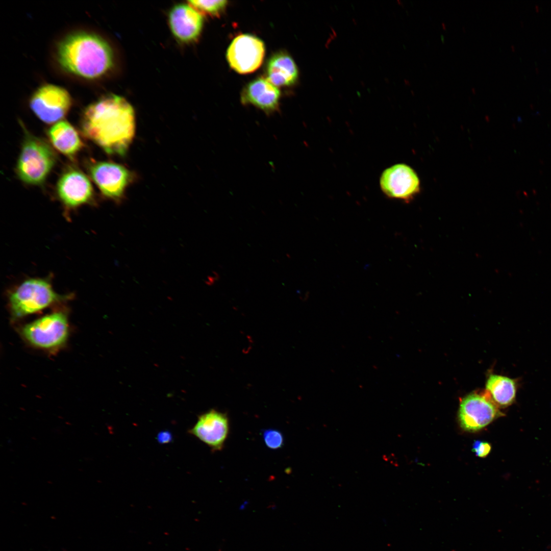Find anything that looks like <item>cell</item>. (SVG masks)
Returning a JSON list of instances; mask_svg holds the SVG:
<instances>
[{"label": "cell", "instance_id": "16", "mask_svg": "<svg viewBox=\"0 0 551 551\" xmlns=\"http://www.w3.org/2000/svg\"><path fill=\"white\" fill-rule=\"evenodd\" d=\"M267 79L276 86H289L297 81L298 70L293 59L284 53L272 56L266 66Z\"/></svg>", "mask_w": 551, "mask_h": 551}, {"label": "cell", "instance_id": "20", "mask_svg": "<svg viewBox=\"0 0 551 551\" xmlns=\"http://www.w3.org/2000/svg\"><path fill=\"white\" fill-rule=\"evenodd\" d=\"M490 445L485 441L477 440L474 442L472 450L479 457H485L490 452Z\"/></svg>", "mask_w": 551, "mask_h": 551}, {"label": "cell", "instance_id": "15", "mask_svg": "<svg viewBox=\"0 0 551 551\" xmlns=\"http://www.w3.org/2000/svg\"><path fill=\"white\" fill-rule=\"evenodd\" d=\"M47 134L53 146L68 157H73L84 146L77 131L66 121L55 123L48 129Z\"/></svg>", "mask_w": 551, "mask_h": 551}, {"label": "cell", "instance_id": "6", "mask_svg": "<svg viewBox=\"0 0 551 551\" xmlns=\"http://www.w3.org/2000/svg\"><path fill=\"white\" fill-rule=\"evenodd\" d=\"M68 92L58 86L47 84L38 88L30 100V106L42 121L58 122L67 114L71 106Z\"/></svg>", "mask_w": 551, "mask_h": 551}, {"label": "cell", "instance_id": "10", "mask_svg": "<svg viewBox=\"0 0 551 551\" xmlns=\"http://www.w3.org/2000/svg\"><path fill=\"white\" fill-rule=\"evenodd\" d=\"M265 54L263 42L250 34H241L231 43L227 58L231 67L238 73L246 74L257 69Z\"/></svg>", "mask_w": 551, "mask_h": 551}, {"label": "cell", "instance_id": "21", "mask_svg": "<svg viewBox=\"0 0 551 551\" xmlns=\"http://www.w3.org/2000/svg\"><path fill=\"white\" fill-rule=\"evenodd\" d=\"M172 438L171 433L168 431L160 432L157 436V441L161 444L168 443L171 441Z\"/></svg>", "mask_w": 551, "mask_h": 551}, {"label": "cell", "instance_id": "8", "mask_svg": "<svg viewBox=\"0 0 551 551\" xmlns=\"http://www.w3.org/2000/svg\"><path fill=\"white\" fill-rule=\"evenodd\" d=\"M91 178L105 197L117 202L122 198L133 180L131 171L111 162H93L88 166Z\"/></svg>", "mask_w": 551, "mask_h": 551}, {"label": "cell", "instance_id": "19", "mask_svg": "<svg viewBox=\"0 0 551 551\" xmlns=\"http://www.w3.org/2000/svg\"><path fill=\"white\" fill-rule=\"evenodd\" d=\"M264 442L267 447L271 449L282 448L284 439L282 433L277 429L264 430L262 433Z\"/></svg>", "mask_w": 551, "mask_h": 551}, {"label": "cell", "instance_id": "12", "mask_svg": "<svg viewBox=\"0 0 551 551\" xmlns=\"http://www.w3.org/2000/svg\"><path fill=\"white\" fill-rule=\"evenodd\" d=\"M56 189L58 196L68 208L88 203L93 196V189L89 178L76 168H69L61 175Z\"/></svg>", "mask_w": 551, "mask_h": 551}, {"label": "cell", "instance_id": "11", "mask_svg": "<svg viewBox=\"0 0 551 551\" xmlns=\"http://www.w3.org/2000/svg\"><path fill=\"white\" fill-rule=\"evenodd\" d=\"M230 424L227 415L214 409L198 417L189 433L209 446L213 450H220L229 433Z\"/></svg>", "mask_w": 551, "mask_h": 551}, {"label": "cell", "instance_id": "3", "mask_svg": "<svg viewBox=\"0 0 551 551\" xmlns=\"http://www.w3.org/2000/svg\"><path fill=\"white\" fill-rule=\"evenodd\" d=\"M24 138L16 171L19 179L32 185H40L46 180L57 161V156L44 139L30 134L23 127Z\"/></svg>", "mask_w": 551, "mask_h": 551}, {"label": "cell", "instance_id": "13", "mask_svg": "<svg viewBox=\"0 0 551 551\" xmlns=\"http://www.w3.org/2000/svg\"><path fill=\"white\" fill-rule=\"evenodd\" d=\"M170 28L177 39L184 42L195 40L203 26L202 15L188 4L175 5L168 15Z\"/></svg>", "mask_w": 551, "mask_h": 551}, {"label": "cell", "instance_id": "18", "mask_svg": "<svg viewBox=\"0 0 551 551\" xmlns=\"http://www.w3.org/2000/svg\"><path fill=\"white\" fill-rule=\"evenodd\" d=\"M188 4L199 12L212 16L219 15L227 4V1H189Z\"/></svg>", "mask_w": 551, "mask_h": 551}, {"label": "cell", "instance_id": "4", "mask_svg": "<svg viewBox=\"0 0 551 551\" xmlns=\"http://www.w3.org/2000/svg\"><path fill=\"white\" fill-rule=\"evenodd\" d=\"M57 293L47 281L40 279L25 281L9 296L12 317L18 319L40 311L66 299Z\"/></svg>", "mask_w": 551, "mask_h": 551}, {"label": "cell", "instance_id": "7", "mask_svg": "<svg viewBox=\"0 0 551 551\" xmlns=\"http://www.w3.org/2000/svg\"><path fill=\"white\" fill-rule=\"evenodd\" d=\"M502 415L486 391L472 392L465 396L461 401L458 412L461 427L470 432L484 428Z\"/></svg>", "mask_w": 551, "mask_h": 551}, {"label": "cell", "instance_id": "14", "mask_svg": "<svg viewBox=\"0 0 551 551\" xmlns=\"http://www.w3.org/2000/svg\"><path fill=\"white\" fill-rule=\"evenodd\" d=\"M280 92L267 79L257 78L248 83L243 90L241 102L244 105H251L271 114L279 110Z\"/></svg>", "mask_w": 551, "mask_h": 551}, {"label": "cell", "instance_id": "9", "mask_svg": "<svg viewBox=\"0 0 551 551\" xmlns=\"http://www.w3.org/2000/svg\"><path fill=\"white\" fill-rule=\"evenodd\" d=\"M380 186L386 196L407 203L420 192V182L417 174L412 168L403 163L386 169L380 177Z\"/></svg>", "mask_w": 551, "mask_h": 551}, {"label": "cell", "instance_id": "5", "mask_svg": "<svg viewBox=\"0 0 551 551\" xmlns=\"http://www.w3.org/2000/svg\"><path fill=\"white\" fill-rule=\"evenodd\" d=\"M23 338L32 346L44 349H53L64 345L68 336L66 315L54 312L24 325L21 329Z\"/></svg>", "mask_w": 551, "mask_h": 551}, {"label": "cell", "instance_id": "17", "mask_svg": "<svg viewBox=\"0 0 551 551\" xmlns=\"http://www.w3.org/2000/svg\"><path fill=\"white\" fill-rule=\"evenodd\" d=\"M518 388L516 380L508 377L491 374L486 383V392L498 408H506L515 400Z\"/></svg>", "mask_w": 551, "mask_h": 551}, {"label": "cell", "instance_id": "2", "mask_svg": "<svg viewBox=\"0 0 551 551\" xmlns=\"http://www.w3.org/2000/svg\"><path fill=\"white\" fill-rule=\"evenodd\" d=\"M57 58L66 71L86 79H95L113 66V53L109 44L94 33L77 32L58 44Z\"/></svg>", "mask_w": 551, "mask_h": 551}, {"label": "cell", "instance_id": "1", "mask_svg": "<svg viewBox=\"0 0 551 551\" xmlns=\"http://www.w3.org/2000/svg\"><path fill=\"white\" fill-rule=\"evenodd\" d=\"M135 115L123 97L104 96L87 107L81 122L83 134L106 153L123 156L135 133Z\"/></svg>", "mask_w": 551, "mask_h": 551}]
</instances>
